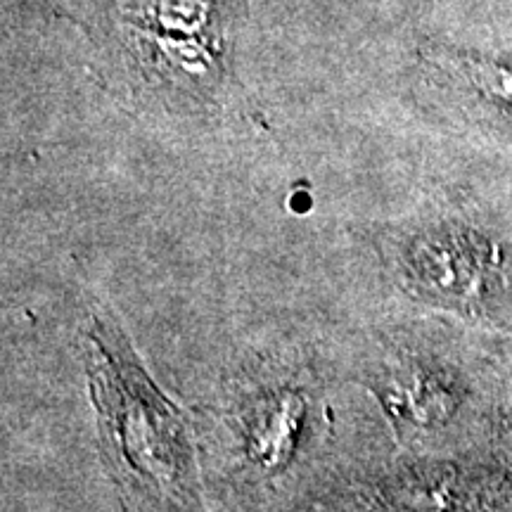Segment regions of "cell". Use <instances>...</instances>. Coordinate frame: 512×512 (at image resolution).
<instances>
[{"instance_id":"obj_1","label":"cell","mask_w":512,"mask_h":512,"mask_svg":"<svg viewBox=\"0 0 512 512\" xmlns=\"http://www.w3.org/2000/svg\"><path fill=\"white\" fill-rule=\"evenodd\" d=\"M88 380L107 463L147 501L195 508L200 475L183 413L152 384L112 320L93 316Z\"/></svg>"},{"instance_id":"obj_2","label":"cell","mask_w":512,"mask_h":512,"mask_svg":"<svg viewBox=\"0 0 512 512\" xmlns=\"http://www.w3.org/2000/svg\"><path fill=\"white\" fill-rule=\"evenodd\" d=\"M223 0H126L143 79L181 105H211L223 81Z\"/></svg>"},{"instance_id":"obj_3","label":"cell","mask_w":512,"mask_h":512,"mask_svg":"<svg viewBox=\"0 0 512 512\" xmlns=\"http://www.w3.org/2000/svg\"><path fill=\"white\" fill-rule=\"evenodd\" d=\"M401 283L425 299L444 304H477L489 297L501 254L482 235L437 226L403 235L392 245Z\"/></svg>"},{"instance_id":"obj_4","label":"cell","mask_w":512,"mask_h":512,"mask_svg":"<svg viewBox=\"0 0 512 512\" xmlns=\"http://www.w3.org/2000/svg\"><path fill=\"white\" fill-rule=\"evenodd\" d=\"M309 420V403L294 387L256 392L240 413L242 453L254 470L278 475L292 465Z\"/></svg>"},{"instance_id":"obj_5","label":"cell","mask_w":512,"mask_h":512,"mask_svg":"<svg viewBox=\"0 0 512 512\" xmlns=\"http://www.w3.org/2000/svg\"><path fill=\"white\" fill-rule=\"evenodd\" d=\"M368 387L399 427L432 425L451 408L446 384L413 361L380 363V368L370 373Z\"/></svg>"},{"instance_id":"obj_6","label":"cell","mask_w":512,"mask_h":512,"mask_svg":"<svg viewBox=\"0 0 512 512\" xmlns=\"http://www.w3.org/2000/svg\"><path fill=\"white\" fill-rule=\"evenodd\" d=\"M430 62L460 83V88L486 110L512 117V67L508 64L456 53L430 55Z\"/></svg>"}]
</instances>
